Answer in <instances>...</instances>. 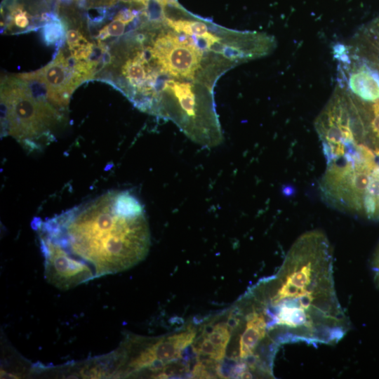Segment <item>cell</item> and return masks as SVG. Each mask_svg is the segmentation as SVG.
<instances>
[{
	"instance_id": "obj_1",
	"label": "cell",
	"mask_w": 379,
	"mask_h": 379,
	"mask_svg": "<svg viewBox=\"0 0 379 379\" xmlns=\"http://www.w3.org/2000/svg\"><path fill=\"white\" fill-rule=\"evenodd\" d=\"M333 253L326 236L312 230L300 236L279 272L266 280L262 306L267 337L282 345H335L350 328L335 288Z\"/></svg>"
},
{
	"instance_id": "obj_2",
	"label": "cell",
	"mask_w": 379,
	"mask_h": 379,
	"mask_svg": "<svg viewBox=\"0 0 379 379\" xmlns=\"http://www.w3.org/2000/svg\"><path fill=\"white\" fill-rule=\"evenodd\" d=\"M38 234L88 266L95 278L128 270L150 244L143 206L127 191H112L36 223Z\"/></svg>"
},
{
	"instance_id": "obj_3",
	"label": "cell",
	"mask_w": 379,
	"mask_h": 379,
	"mask_svg": "<svg viewBox=\"0 0 379 379\" xmlns=\"http://www.w3.org/2000/svg\"><path fill=\"white\" fill-rule=\"evenodd\" d=\"M65 116L18 74L1 79V135L11 136L27 150H41L53 141Z\"/></svg>"
},
{
	"instance_id": "obj_4",
	"label": "cell",
	"mask_w": 379,
	"mask_h": 379,
	"mask_svg": "<svg viewBox=\"0 0 379 379\" xmlns=\"http://www.w3.org/2000/svg\"><path fill=\"white\" fill-rule=\"evenodd\" d=\"M368 147L359 146L352 159L331 162L320 182L325 199L336 208L364 214V200L373 171L379 165Z\"/></svg>"
},
{
	"instance_id": "obj_5",
	"label": "cell",
	"mask_w": 379,
	"mask_h": 379,
	"mask_svg": "<svg viewBox=\"0 0 379 379\" xmlns=\"http://www.w3.org/2000/svg\"><path fill=\"white\" fill-rule=\"evenodd\" d=\"M137 35L151 65L161 76L194 82L205 58L203 48L194 39L173 29Z\"/></svg>"
},
{
	"instance_id": "obj_6",
	"label": "cell",
	"mask_w": 379,
	"mask_h": 379,
	"mask_svg": "<svg viewBox=\"0 0 379 379\" xmlns=\"http://www.w3.org/2000/svg\"><path fill=\"white\" fill-rule=\"evenodd\" d=\"M102 68L100 62H81L62 43L54 58L34 72L18 75L36 84L57 109L66 113L70 98L83 82L93 79Z\"/></svg>"
},
{
	"instance_id": "obj_7",
	"label": "cell",
	"mask_w": 379,
	"mask_h": 379,
	"mask_svg": "<svg viewBox=\"0 0 379 379\" xmlns=\"http://www.w3.org/2000/svg\"><path fill=\"white\" fill-rule=\"evenodd\" d=\"M38 234L44 258V276L48 283L68 290L95 279L88 266L71 257L46 236Z\"/></svg>"
},
{
	"instance_id": "obj_8",
	"label": "cell",
	"mask_w": 379,
	"mask_h": 379,
	"mask_svg": "<svg viewBox=\"0 0 379 379\" xmlns=\"http://www.w3.org/2000/svg\"><path fill=\"white\" fill-rule=\"evenodd\" d=\"M196 332L192 328L174 333L146 345L128 364L130 372L155 368L181 358L193 342Z\"/></svg>"
},
{
	"instance_id": "obj_9",
	"label": "cell",
	"mask_w": 379,
	"mask_h": 379,
	"mask_svg": "<svg viewBox=\"0 0 379 379\" xmlns=\"http://www.w3.org/2000/svg\"><path fill=\"white\" fill-rule=\"evenodd\" d=\"M21 0H4L1 6V31L4 34H18L34 31L57 16L53 12L26 8Z\"/></svg>"
},
{
	"instance_id": "obj_10",
	"label": "cell",
	"mask_w": 379,
	"mask_h": 379,
	"mask_svg": "<svg viewBox=\"0 0 379 379\" xmlns=\"http://www.w3.org/2000/svg\"><path fill=\"white\" fill-rule=\"evenodd\" d=\"M231 326L228 323L220 322L211 326L194 343V352L208 359L215 361L222 360L231 338Z\"/></svg>"
},
{
	"instance_id": "obj_11",
	"label": "cell",
	"mask_w": 379,
	"mask_h": 379,
	"mask_svg": "<svg viewBox=\"0 0 379 379\" xmlns=\"http://www.w3.org/2000/svg\"><path fill=\"white\" fill-rule=\"evenodd\" d=\"M348 86L354 94L365 101L379 100V74L366 65L350 73Z\"/></svg>"
},
{
	"instance_id": "obj_12",
	"label": "cell",
	"mask_w": 379,
	"mask_h": 379,
	"mask_svg": "<svg viewBox=\"0 0 379 379\" xmlns=\"http://www.w3.org/2000/svg\"><path fill=\"white\" fill-rule=\"evenodd\" d=\"M138 12L130 8L120 11L109 23L105 25L98 32L95 38L97 41L103 42L109 38H116L123 36L126 28L138 17Z\"/></svg>"
},
{
	"instance_id": "obj_13",
	"label": "cell",
	"mask_w": 379,
	"mask_h": 379,
	"mask_svg": "<svg viewBox=\"0 0 379 379\" xmlns=\"http://www.w3.org/2000/svg\"><path fill=\"white\" fill-rule=\"evenodd\" d=\"M364 215L379 219V165L373 171L364 200Z\"/></svg>"
},
{
	"instance_id": "obj_14",
	"label": "cell",
	"mask_w": 379,
	"mask_h": 379,
	"mask_svg": "<svg viewBox=\"0 0 379 379\" xmlns=\"http://www.w3.org/2000/svg\"><path fill=\"white\" fill-rule=\"evenodd\" d=\"M42 36L47 45L60 46L64 41L67 24L57 16L47 22L42 27Z\"/></svg>"
},
{
	"instance_id": "obj_15",
	"label": "cell",
	"mask_w": 379,
	"mask_h": 379,
	"mask_svg": "<svg viewBox=\"0 0 379 379\" xmlns=\"http://www.w3.org/2000/svg\"><path fill=\"white\" fill-rule=\"evenodd\" d=\"M374 117L371 123V127L373 132L379 136V100L373 106Z\"/></svg>"
},
{
	"instance_id": "obj_16",
	"label": "cell",
	"mask_w": 379,
	"mask_h": 379,
	"mask_svg": "<svg viewBox=\"0 0 379 379\" xmlns=\"http://www.w3.org/2000/svg\"><path fill=\"white\" fill-rule=\"evenodd\" d=\"M371 269L373 274L374 281L377 287L379 288V247L373 259Z\"/></svg>"
},
{
	"instance_id": "obj_17",
	"label": "cell",
	"mask_w": 379,
	"mask_h": 379,
	"mask_svg": "<svg viewBox=\"0 0 379 379\" xmlns=\"http://www.w3.org/2000/svg\"><path fill=\"white\" fill-rule=\"evenodd\" d=\"M151 0H132V3L142 4L143 5H147V3ZM159 3L161 6H166L170 0H154Z\"/></svg>"
},
{
	"instance_id": "obj_18",
	"label": "cell",
	"mask_w": 379,
	"mask_h": 379,
	"mask_svg": "<svg viewBox=\"0 0 379 379\" xmlns=\"http://www.w3.org/2000/svg\"><path fill=\"white\" fill-rule=\"evenodd\" d=\"M379 138V136H378ZM376 148H379V147H376Z\"/></svg>"
}]
</instances>
